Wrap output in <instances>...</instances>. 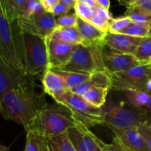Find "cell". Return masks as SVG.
I'll use <instances>...</instances> for the list:
<instances>
[{
	"label": "cell",
	"instance_id": "44",
	"mask_svg": "<svg viewBox=\"0 0 151 151\" xmlns=\"http://www.w3.org/2000/svg\"><path fill=\"white\" fill-rule=\"evenodd\" d=\"M117 1H119V3L121 5H124L125 7H128L131 5L134 0H117Z\"/></svg>",
	"mask_w": 151,
	"mask_h": 151
},
{
	"label": "cell",
	"instance_id": "33",
	"mask_svg": "<svg viewBox=\"0 0 151 151\" xmlns=\"http://www.w3.org/2000/svg\"><path fill=\"white\" fill-rule=\"evenodd\" d=\"M44 8L43 5L41 4L40 0H33V1H27V9L24 13L23 16L21 19H26L29 18L30 16H34L35 14L41 13L44 11Z\"/></svg>",
	"mask_w": 151,
	"mask_h": 151
},
{
	"label": "cell",
	"instance_id": "23",
	"mask_svg": "<svg viewBox=\"0 0 151 151\" xmlns=\"http://www.w3.org/2000/svg\"><path fill=\"white\" fill-rule=\"evenodd\" d=\"M53 70L58 73L61 76L68 90H71L75 86L84 82L91 76V74L85 73L69 72V71H63L60 70Z\"/></svg>",
	"mask_w": 151,
	"mask_h": 151
},
{
	"label": "cell",
	"instance_id": "15",
	"mask_svg": "<svg viewBox=\"0 0 151 151\" xmlns=\"http://www.w3.org/2000/svg\"><path fill=\"white\" fill-rule=\"evenodd\" d=\"M111 80L109 73L106 71H98L91 74L89 78L86 80L84 82L75 86L71 91L74 93L82 96L85 92L94 87H107L111 88Z\"/></svg>",
	"mask_w": 151,
	"mask_h": 151
},
{
	"label": "cell",
	"instance_id": "7",
	"mask_svg": "<svg viewBox=\"0 0 151 151\" xmlns=\"http://www.w3.org/2000/svg\"><path fill=\"white\" fill-rule=\"evenodd\" d=\"M56 103L63 105L70 110L75 121L88 127L103 125V107H97L88 103L82 96L68 90Z\"/></svg>",
	"mask_w": 151,
	"mask_h": 151
},
{
	"label": "cell",
	"instance_id": "25",
	"mask_svg": "<svg viewBox=\"0 0 151 151\" xmlns=\"http://www.w3.org/2000/svg\"><path fill=\"white\" fill-rule=\"evenodd\" d=\"M125 93L128 102L137 107H145L150 97V92L144 90H130Z\"/></svg>",
	"mask_w": 151,
	"mask_h": 151
},
{
	"label": "cell",
	"instance_id": "46",
	"mask_svg": "<svg viewBox=\"0 0 151 151\" xmlns=\"http://www.w3.org/2000/svg\"><path fill=\"white\" fill-rule=\"evenodd\" d=\"M145 108L147 110L149 113H151V93H150V99H149V102H147V105L145 106Z\"/></svg>",
	"mask_w": 151,
	"mask_h": 151
},
{
	"label": "cell",
	"instance_id": "45",
	"mask_svg": "<svg viewBox=\"0 0 151 151\" xmlns=\"http://www.w3.org/2000/svg\"><path fill=\"white\" fill-rule=\"evenodd\" d=\"M145 90L147 91L150 92L151 93V78H148L146 82V85H145Z\"/></svg>",
	"mask_w": 151,
	"mask_h": 151
},
{
	"label": "cell",
	"instance_id": "51",
	"mask_svg": "<svg viewBox=\"0 0 151 151\" xmlns=\"http://www.w3.org/2000/svg\"><path fill=\"white\" fill-rule=\"evenodd\" d=\"M150 65H151V62H150Z\"/></svg>",
	"mask_w": 151,
	"mask_h": 151
},
{
	"label": "cell",
	"instance_id": "30",
	"mask_svg": "<svg viewBox=\"0 0 151 151\" xmlns=\"http://www.w3.org/2000/svg\"><path fill=\"white\" fill-rule=\"evenodd\" d=\"M131 22L132 20L125 15L117 18H113L110 22L109 32L112 33H122Z\"/></svg>",
	"mask_w": 151,
	"mask_h": 151
},
{
	"label": "cell",
	"instance_id": "21",
	"mask_svg": "<svg viewBox=\"0 0 151 151\" xmlns=\"http://www.w3.org/2000/svg\"><path fill=\"white\" fill-rule=\"evenodd\" d=\"M109 90L107 87H94L85 92L82 96L91 105L101 108L106 103Z\"/></svg>",
	"mask_w": 151,
	"mask_h": 151
},
{
	"label": "cell",
	"instance_id": "43",
	"mask_svg": "<svg viewBox=\"0 0 151 151\" xmlns=\"http://www.w3.org/2000/svg\"><path fill=\"white\" fill-rule=\"evenodd\" d=\"M60 2L69 6V7H70L72 9H74L75 3H76V0H60Z\"/></svg>",
	"mask_w": 151,
	"mask_h": 151
},
{
	"label": "cell",
	"instance_id": "31",
	"mask_svg": "<svg viewBox=\"0 0 151 151\" xmlns=\"http://www.w3.org/2000/svg\"><path fill=\"white\" fill-rule=\"evenodd\" d=\"M74 10L78 17L87 21V22H90L91 18L94 15V8L89 7L85 4H83L78 1H76Z\"/></svg>",
	"mask_w": 151,
	"mask_h": 151
},
{
	"label": "cell",
	"instance_id": "6",
	"mask_svg": "<svg viewBox=\"0 0 151 151\" xmlns=\"http://www.w3.org/2000/svg\"><path fill=\"white\" fill-rule=\"evenodd\" d=\"M13 23L10 22L4 6L0 4V59L19 73L26 75L18 48Z\"/></svg>",
	"mask_w": 151,
	"mask_h": 151
},
{
	"label": "cell",
	"instance_id": "38",
	"mask_svg": "<svg viewBox=\"0 0 151 151\" xmlns=\"http://www.w3.org/2000/svg\"><path fill=\"white\" fill-rule=\"evenodd\" d=\"M102 148L103 151H125L114 139L111 144H106L103 142L102 144Z\"/></svg>",
	"mask_w": 151,
	"mask_h": 151
},
{
	"label": "cell",
	"instance_id": "11",
	"mask_svg": "<svg viewBox=\"0 0 151 151\" xmlns=\"http://www.w3.org/2000/svg\"><path fill=\"white\" fill-rule=\"evenodd\" d=\"M103 59L106 71L109 73L121 72L134 65L141 64L134 55L121 53L106 44L103 49Z\"/></svg>",
	"mask_w": 151,
	"mask_h": 151
},
{
	"label": "cell",
	"instance_id": "14",
	"mask_svg": "<svg viewBox=\"0 0 151 151\" xmlns=\"http://www.w3.org/2000/svg\"><path fill=\"white\" fill-rule=\"evenodd\" d=\"M41 81L46 94L51 96L55 102L68 90L61 76L53 70H48Z\"/></svg>",
	"mask_w": 151,
	"mask_h": 151
},
{
	"label": "cell",
	"instance_id": "18",
	"mask_svg": "<svg viewBox=\"0 0 151 151\" xmlns=\"http://www.w3.org/2000/svg\"><path fill=\"white\" fill-rule=\"evenodd\" d=\"M24 151H52L50 139L33 130L27 131Z\"/></svg>",
	"mask_w": 151,
	"mask_h": 151
},
{
	"label": "cell",
	"instance_id": "42",
	"mask_svg": "<svg viewBox=\"0 0 151 151\" xmlns=\"http://www.w3.org/2000/svg\"><path fill=\"white\" fill-rule=\"evenodd\" d=\"M76 1H80V2L83 3V4H86V5L93 7V8H95L97 6V4L94 0H76Z\"/></svg>",
	"mask_w": 151,
	"mask_h": 151
},
{
	"label": "cell",
	"instance_id": "50",
	"mask_svg": "<svg viewBox=\"0 0 151 151\" xmlns=\"http://www.w3.org/2000/svg\"><path fill=\"white\" fill-rule=\"evenodd\" d=\"M27 1H33V0H27Z\"/></svg>",
	"mask_w": 151,
	"mask_h": 151
},
{
	"label": "cell",
	"instance_id": "10",
	"mask_svg": "<svg viewBox=\"0 0 151 151\" xmlns=\"http://www.w3.org/2000/svg\"><path fill=\"white\" fill-rule=\"evenodd\" d=\"M109 129L114 134V139L125 151H151L138 127L119 129L111 127Z\"/></svg>",
	"mask_w": 151,
	"mask_h": 151
},
{
	"label": "cell",
	"instance_id": "29",
	"mask_svg": "<svg viewBox=\"0 0 151 151\" xmlns=\"http://www.w3.org/2000/svg\"><path fill=\"white\" fill-rule=\"evenodd\" d=\"M67 135L77 151H89L84 141L82 133L76 126L69 128L67 131Z\"/></svg>",
	"mask_w": 151,
	"mask_h": 151
},
{
	"label": "cell",
	"instance_id": "34",
	"mask_svg": "<svg viewBox=\"0 0 151 151\" xmlns=\"http://www.w3.org/2000/svg\"><path fill=\"white\" fill-rule=\"evenodd\" d=\"M138 130L151 150V121H147L139 126Z\"/></svg>",
	"mask_w": 151,
	"mask_h": 151
},
{
	"label": "cell",
	"instance_id": "8",
	"mask_svg": "<svg viewBox=\"0 0 151 151\" xmlns=\"http://www.w3.org/2000/svg\"><path fill=\"white\" fill-rule=\"evenodd\" d=\"M109 74L111 80V90L124 92L130 90H146V82L151 78V65L138 64L124 71Z\"/></svg>",
	"mask_w": 151,
	"mask_h": 151
},
{
	"label": "cell",
	"instance_id": "5",
	"mask_svg": "<svg viewBox=\"0 0 151 151\" xmlns=\"http://www.w3.org/2000/svg\"><path fill=\"white\" fill-rule=\"evenodd\" d=\"M104 45V42L78 44L69 62L60 68L53 70L89 74L106 71L103 59Z\"/></svg>",
	"mask_w": 151,
	"mask_h": 151
},
{
	"label": "cell",
	"instance_id": "16",
	"mask_svg": "<svg viewBox=\"0 0 151 151\" xmlns=\"http://www.w3.org/2000/svg\"><path fill=\"white\" fill-rule=\"evenodd\" d=\"M77 28L83 40V44H95L104 42L107 33L103 32L89 22L83 20L78 16Z\"/></svg>",
	"mask_w": 151,
	"mask_h": 151
},
{
	"label": "cell",
	"instance_id": "47",
	"mask_svg": "<svg viewBox=\"0 0 151 151\" xmlns=\"http://www.w3.org/2000/svg\"><path fill=\"white\" fill-rule=\"evenodd\" d=\"M9 148L5 145H1L0 146V151H8Z\"/></svg>",
	"mask_w": 151,
	"mask_h": 151
},
{
	"label": "cell",
	"instance_id": "1",
	"mask_svg": "<svg viewBox=\"0 0 151 151\" xmlns=\"http://www.w3.org/2000/svg\"><path fill=\"white\" fill-rule=\"evenodd\" d=\"M34 78L25 76L11 90L0 96V111L5 120H12L27 130L41 110L48 105L45 92L38 91Z\"/></svg>",
	"mask_w": 151,
	"mask_h": 151
},
{
	"label": "cell",
	"instance_id": "17",
	"mask_svg": "<svg viewBox=\"0 0 151 151\" xmlns=\"http://www.w3.org/2000/svg\"><path fill=\"white\" fill-rule=\"evenodd\" d=\"M27 75L19 73L0 59V96L14 88Z\"/></svg>",
	"mask_w": 151,
	"mask_h": 151
},
{
	"label": "cell",
	"instance_id": "3",
	"mask_svg": "<svg viewBox=\"0 0 151 151\" xmlns=\"http://www.w3.org/2000/svg\"><path fill=\"white\" fill-rule=\"evenodd\" d=\"M75 125V121L70 110L57 103L48 105L41 110L27 130H33L50 138L66 133Z\"/></svg>",
	"mask_w": 151,
	"mask_h": 151
},
{
	"label": "cell",
	"instance_id": "4",
	"mask_svg": "<svg viewBox=\"0 0 151 151\" xmlns=\"http://www.w3.org/2000/svg\"><path fill=\"white\" fill-rule=\"evenodd\" d=\"M103 125L108 127L126 129L138 127L150 121L149 113L145 107H137L129 102L111 103L103 107Z\"/></svg>",
	"mask_w": 151,
	"mask_h": 151
},
{
	"label": "cell",
	"instance_id": "41",
	"mask_svg": "<svg viewBox=\"0 0 151 151\" xmlns=\"http://www.w3.org/2000/svg\"><path fill=\"white\" fill-rule=\"evenodd\" d=\"M94 1H96L97 5L101 6V7H105V8L109 10V7H110L111 5L110 0H94Z\"/></svg>",
	"mask_w": 151,
	"mask_h": 151
},
{
	"label": "cell",
	"instance_id": "19",
	"mask_svg": "<svg viewBox=\"0 0 151 151\" xmlns=\"http://www.w3.org/2000/svg\"><path fill=\"white\" fill-rule=\"evenodd\" d=\"M48 37L52 39L68 43V44H80L83 43V40L80 34L77 26L69 27V28L58 27L53 31L52 33Z\"/></svg>",
	"mask_w": 151,
	"mask_h": 151
},
{
	"label": "cell",
	"instance_id": "13",
	"mask_svg": "<svg viewBox=\"0 0 151 151\" xmlns=\"http://www.w3.org/2000/svg\"><path fill=\"white\" fill-rule=\"evenodd\" d=\"M142 39L143 38L127 34L108 32L104 38V44L121 53L134 55Z\"/></svg>",
	"mask_w": 151,
	"mask_h": 151
},
{
	"label": "cell",
	"instance_id": "32",
	"mask_svg": "<svg viewBox=\"0 0 151 151\" xmlns=\"http://www.w3.org/2000/svg\"><path fill=\"white\" fill-rule=\"evenodd\" d=\"M58 27H63V28H69V27L77 26L78 22V16L76 13H66L62 16H58L56 18Z\"/></svg>",
	"mask_w": 151,
	"mask_h": 151
},
{
	"label": "cell",
	"instance_id": "22",
	"mask_svg": "<svg viewBox=\"0 0 151 151\" xmlns=\"http://www.w3.org/2000/svg\"><path fill=\"white\" fill-rule=\"evenodd\" d=\"M125 16H128L133 22L142 25H151V12L139 6L127 7Z\"/></svg>",
	"mask_w": 151,
	"mask_h": 151
},
{
	"label": "cell",
	"instance_id": "2",
	"mask_svg": "<svg viewBox=\"0 0 151 151\" xmlns=\"http://www.w3.org/2000/svg\"><path fill=\"white\" fill-rule=\"evenodd\" d=\"M14 30L21 59L27 76L42 79L49 68L47 37L19 28L14 23Z\"/></svg>",
	"mask_w": 151,
	"mask_h": 151
},
{
	"label": "cell",
	"instance_id": "39",
	"mask_svg": "<svg viewBox=\"0 0 151 151\" xmlns=\"http://www.w3.org/2000/svg\"><path fill=\"white\" fill-rule=\"evenodd\" d=\"M131 6H139L151 12V0H134Z\"/></svg>",
	"mask_w": 151,
	"mask_h": 151
},
{
	"label": "cell",
	"instance_id": "26",
	"mask_svg": "<svg viewBox=\"0 0 151 151\" xmlns=\"http://www.w3.org/2000/svg\"><path fill=\"white\" fill-rule=\"evenodd\" d=\"M78 128V130L81 132L85 141L86 146L89 151H94L100 144L103 141L99 139L94 133H93L89 130V127L84 125L82 123L75 121V125Z\"/></svg>",
	"mask_w": 151,
	"mask_h": 151
},
{
	"label": "cell",
	"instance_id": "12",
	"mask_svg": "<svg viewBox=\"0 0 151 151\" xmlns=\"http://www.w3.org/2000/svg\"><path fill=\"white\" fill-rule=\"evenodd\" d=\"M47 40L49 68L52 70L64 66L69 61L78 45L52 39L50 37H47Z\"/></svg>",
	"mask_w": 151,
	"mask_h": 151
},
{
	"label": "cell",
	"instance_id": "36",
	"mask_svg": "<svg viewBox=\"0 0 151 151\" xmlns=\"http://www.w3.org/2000/svg\"><path fill=\"white\" fill-rule=\"evenodd\" d=\"M72 10L70 7L66 5V4H63V3L60 2L59 1L54 7L52 10L51 13L54 15L55 16H60L62 15L66 14V13H69V12Z\"/></svg>",
	"mask_w": 151,
	"mask_h": 151
},
{
	"label": "cell",
	"instance_id": "35",
	"mask_svg": "<svg viewBox=\"0 0 151 151\" xmlns=\"http://www.w3.org/2000/svg\"><path fill=\"white\" fill-rule=\"evenodd\" d=\"M89 22L92 24L93 25H94L95 27H97V28L101 30L103 32H109L110 22H107V21H106L105 19H102L101 17H100L99 16L96 15L95 13H94V15L93 16V17L91 18V19L90 20Z\"/></svg>",
	"mask_w": 151,
	"mask_h": 151
},
{
	"label": "cell",
	"instance_id": "37",
	"mask_svg": "<svg viewBox=\"0 0 151 151\" xmlns=\"http://www.w3.org/2000/svg\"><path fill=\"white\" fill-rule=\"evenodd\" d=\"M94 13L109 22H111L112 19H113L111 14L109 12V10L105 8V7H101V6L97 5L94 8Z\"/></svg>",
	"mask_w": 151,
	"mask_h": 151
},
{
	"label": "cell",
	"instance_id": "27",
	"mask_svg": "<svg viewBox=\"0 0 151 151\" xmlns=\"http://www.w3.org/2000/svg\"><path fill=\"white\" fill-rule=\"evenodd\" d=\"M139 62L142 65H147L151 62V36L143 38L134 55Z\"/></svg>",
	"mask_w": 151,
	"mask_h": 151
},
{
	"label": "cell",
	"instance_id": "49",
	"mask_svg": "<svg viewBox=\"0 0 151 151\" xmlns=\"http://www.w3.org/2000/svg\"><path fill=\"white\" fill-rule=\"evenodd\" d=\"M149 36H151V28H150V33H149Z\"/></svg>",
	"mask_w": 151,
	"mask_h": 151
},
{
	"label": "cell",
	"instance_id": "48",
	"mask_svg": "<svg viewBox=\"0 0 151 151\" xmlns=\"http://www.w3.org/2000/svg\"><path fill=\"white\" fill-rule=\"evenodd\" d=\"M103 142H102V144H103ZM102 144H100V146H99L98 147H97V149H96L94 151H103V148H102Z\"/></svg>",
	"mask_w": 151,
	"mask_h": 151
},
{
	"label": "cell",
	"instance_id": "28",
	"mask_svg": "<svg viewBox=\"0 0 151 151\" xmlns=\"http://www.w3.org/2000/svg\"><path fill=\"white\" fill-rule=\"evenodd\" d=\"M150 28L151 25H142L132 22L122 33L135 37L145 38L149 36Z\"/></svg>",
	"mask_w": 151,
	"mask_h": 151
},
{
	"label": "cell",
	"instance_id": "40",
	"mask_svg": "<svg viewBox=\"0 0 151 151\" xmlns=\"http://www.w3.org/2000/svg\"><path fill=\"white\" fill-rule=\"evenodd\" d=\"M40 1L46 11L51 13L53 7L60 1V0H40Z\"/></svg>",
	"mask_w": 151,
	"mask_h": 151
},
{
	"label": "cell",
	"instance_id": "9",
	"mask_svg": "<svg viewBox=\"0 0 151 151\" xmlns=\"http://www.w3.org/2000/svg\"><path fill=\"white\" fill-rule=\"evenodd\" d=\"M16 22L19 28L44 37L51 35L58 28L55 16L46 10L29 18H22Z\"/></svg>",
	"mask_w": 151,
	"mask_h": 151
},
{
	"label": "cell",
	"instance_id": "20",
	"mask_svg": "<svg viewBox=\"0 0 151 151\" xmlns=\"http://www.w3.org/2000/svg\"><path fill=\"white\" fill-rule=\"evenodd\" d=\"M0 4L4 6L7 17L12 23L23 16L27 5V0H0Z\"/></svg>",
	"mask_w": 151,
	"mask_h": 151
},
{
	"label": "cell",
	"instance_id": "24",
	"mask_svg": "<svg viewBox=\"0 0 151 151\" xmlns=\"http://www.w3.org/2000/svg\"><path fill=\"white\" fill-rule=\"evenodd\" d=\"M49 139L52 151H77L68 136L67 132L52 136Z\"/></svg>",
	"mask_w": 151,
	"mask_h": 151
}]
</instances>
